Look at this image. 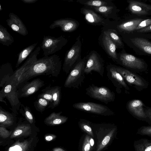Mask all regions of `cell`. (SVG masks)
Here are the masks:
<instances>
[{"mask_svg":"<svg viewBox=\"0 0 151 151\" xmlns=\"http://www.w3.org/2000/svg\"><path fill=\"white\" fill-rule=\"evenodd\" d=\"M62 67V60L59 56L54 54L38 59L19 77L18 87L32 78L40 75L57 77Z\"/></svg>","mask_w":151,"mask_h":151,"instance_id":"obj_1","label":"cell"},{"mask_svg":"<svg viewBox=\"0 0 151 151\" xmlns=\"http://www.w3.org/2000/svg\"><path fill=\"white\" fill-rule=\"evenodd\" d=\"M86 63V56L79 58L69 72L64 83L65 87L79 89L81 87L85 78L84 70Z\"/></svg>","mask_w":151,"mask_h":151,"instance_id":"obj_2","label":"cell"},{"mask_svg":"<svg viewBox=\"0 0 151 151\" xmlns=\"http://www.w3.org/2000/svg\"><path fill=\"white\" fill-rule=\"evenodd\" d=\"M5 98L9 102L12 107L11 110L17 114L22 104L19 99L17 86L10 78L0 91V101L7 105L6 102L4 99Z\"/></svg>","mask_w":151,"mask_h":151,"instance_id":"obj_3","label":"cell"},{"mask_svg":"<svg viewBox=\"0 0 151 151\" xmlns=\"http://www.w3.org/2000/svg\"><path fill=\"white\" fill-rule=\"evenodd\" d=\"M68 42L64 36L55 37L49 35H44L40 47L43 52V55L47 56L60 50Z\"/></svg>","mask_w":151,"mask_h":151,"instance_id":"obj_4","label":"cell"},{"mask_svg":"<svg viewBox=\"0 0 151 151\" xmlns=\"http://www.w3.org/2000/svg\"><path fill=\"white\" fill-rule=\"evenodd\" d=\"M86 93L90 98L106 104L113 102L115 100L114 92L105 86H99L93 84L89 85L86 89Z\"/></svg>","mask_w":151,"mask_h":151,"instance_id":"obj_5","label":"cell"},{"mask_svg":"<svg viewBox=\"0 0 151 151\" xmlns=\"http://www.w3.org/2000/svg\"><path fill=\"white\" fill-rule=\"evenodd\" d=\"M81 48L80 36H79L75 43L67 51L65 55L62 69L66 75L69 74L73 66L81 57Z\"/></svg>","mask_w":151,"mask_h":151,"instance_id":"obj_6","label":"cell"},{"mask_svg":"<svg viewBox=\"0 0 151 151\" xmlns=\"http://www.w3.org/2000/svg\"><path fill=\"white\" fill-rule=\"evenodd\" d=\"M73 107L86 112L104 116L113 115L115 113L108 107L92 102H79L74 104Z\"/></svg>","mask_w":151,"mask_h":151,"instance_id":"obj_7","label":"cell"},{"mask_svg":"<svg viewBox=\"0 0 151 151\" xmlns=\"http://www.w3.org/2000/svg\"><path fill=\"white\" fill-rule=\"evenodd\" d=\"M86 63L84 71L88 74L94 71L99 73L102 77L104 76V62L100 55L96 51H91L86 56Z\"/></svg>","mask_w":151,"mask_h":151,"instance_id":"obj_8","label":"cell"},{"mask_svg":"<svg viewBox=\"0 0 151 151\" xmlns=\"http://www.w3.org/2000/svg\"><path fill=\"white\" fill-rule=\"evenodd\" d=\"M115 67L116 70L122 76L125 81L138 91H140L147 87L148 83L139 75L122 67L116 65Z\"/></svg>","mask_w":151,"mask_h":151,"instance_id":"obj_9","label":"cell"},{"mask_svg":"<svg viewBox=\"0 0 151 151\" xmlns=\"http://www.w3.org/2000/svg\"><path fill=\"white\" fill-rule=\"evenodd\" d=\"M117 55L119 64L124 67L141 71L146 68L145 63L132 55L123 51Z\"/></svg>","mask_w":151,"mask_h":151,"instance_id":"obj_10","label":"cell"},{"mask_svg":"<svg viewBox=\"0 0 151 151\" xmlns=\"http://www.w3.org/2000/svg\"><path fill=\"white\" fill-rule=\"evenodd\" d=\"M80 10L86 22L89 24L94 26L102 25L104 27H106L111 22L110 19L97 13L90 7L84 6L81 8Z\"/></svg>","mask_w":151,"mask_h":151,"instance_id":"obj_11","label":"cell"},{"mask_svg":"<svg viewBox=\"0 0 151 151\" xmlns=\"http://www.w3.org/2000/svg\"><path fill=\"white\" fill-rule=\"evenodd\" d=\"M121 36L124 42L129 45H131L134 50H139V52H142L144 54L151 56V42L142 37H129L123 35Z\"/></svg>","mask_w":151,"mask_h":151,"instance_id":"obj_12","label":"cell"},{"mask_svg":"<svg viewBox=\"0 0 151 151\" xmlns=\"http://www.w3.org/2000/svg\"><path fill=\"white\" fill-rule=\"evenodd\" d=\"M106 70L107 76L116 87V91L118 93L121 92V89L123 88L126 90H129L124 78L116 70L115 65L108 64L106 67Z\"/></svg>","mask_w":151,"mask_h":151,"instance_id":"obj_13","label":"cell"},{"mask_svg":"<svg viewBox=\"0 0 151 151\" xmlns=\"http://www.w3.org/2000/svg\"><path fill=\"white\" fill-rule=\"evenodd\" d=\"M99 41L101 46L109 56L113 60L119 64L118 54L116 52V46L108 35L103 30L99 37Z\"/></svg>","mask_w":151,"mask_h":151,"instance_id":"obj_14","label":"cell"},{"mask_svg":"<svg viewBox=\"0 0 151 151\" xmlns=\"http://www.w3.org/2000/svg\"><path fill=\"white\" fill-rule=\"evenodd\" d=\"M23 84L24 85L18 90L19 98L31 96L45 85L44 81L39 78L35 79L30 82L27 81Z\"/></svg>","mask_w":151,"mask_h":151,"instance_id":"obj_15","label":"cell"},{"mask_svg":"<svg viewBox=\"0 0 151 151\" xmlns=\"http://www.w3.org/2000/svg\"><path fill=\"white\" fill-rule=\"evenodd\" d=\"M40 47H37L28 56L23 64L14 72L13 74L10 78L16 84L17 87V82L19 77L38 60L37 56L40 53Z\"/></svg>","mask_w":151,"mask_h":151,"instance_id":"obj_16","label":"cell"},{"mask_svg":"<svg viewBox=\"0 0 151 151\" xmlns=\"http://www.w3.org/2000/svg\"><path fill=\"white\" fill-rule=\"evenodd\" d=\"M78 21L70 18L58 19L54 21L49 27L50 29L59 27L63 31L71 32L76 30L79 25Z\"/></svg>","mask_w":151,"mask_h":151,"instance_id":"obj_17","label":"cell"},{"mask_svg":"<svg viewBox=\"0 0 151 151\" xmlns=\"http://www.w3.org/2000/svg\"><path fill=\"white\" fill-rule=\"evenodd\" d=\"M9 18L6 20L7 24L13 31L25 36L28 33L27 28L21 19L16 15L11 12L9 14Z\"/></svg>","mask_w":151,"mask_h":151,"instance_id":"obj_18","label":"cell"},{"mask_svg":"<svg viewBox=\"0 0 151 151\" xmlns=\"http://www.w3.org/2000/svg\"><path fill=\"white\" fill-rule=\"evenodd\" d=\"M127 1L128 9L133 14L138 16L151 14V5L132 0Z\"/></svg>","mask_w":151,"mask_h":151,"instance_id":"obj_19","label":"cell"},{"mask_svg":"<svg viewBox=\"0 0 151 151\" xmlns=\"http://www.w3.org/2000/svg\"><path fill=\"white\" fill-rule=\"evenodd\" d=\"M145 105L140 100L134 99L129 101L127 104V108L128 111L135 116L140 118H145Z\"/></svg>","mask_w":151,"mask_h":151,"instance_id":"obj_20","label":"cell"},{"mask_svg":"<svg viewBox=\"0 0 151 151\" xmlns=\"http://www.w3.org/2000/svg\"><path fill=\"white\" fill-rule=\"evenodd\" d=\"M90 7L105 18L109 19H111L115 21H118L119 19L117 14L119 10L114 4L111 6Z\"/></svg>","mask_w":151,"mask_h":151,"instance_id":"obj_21","label":"cell"},{"mask_svg":"<svg viewBox=\"0 0 151 151\" xmlns=\"http://www.w3.org/2000/svg\"><path fill=\"white\" fill-rule=\"evenodd\" d=\"M62 112V111L52 112L45 119V123L47 125L53 126L65 123L68 120V118L61 115Z\"/></svg>","mask_w":151,"mask_h":151,"instance_id":"obj_22","label":"cell"},{"mask_svg":"<svg viewBox=\"0 0 151 151\" xmlns=\"http://www.w3.org/2000/svg\"><path fill=\"white\" fill-rule=\"evenodd\" d=\"M16 114L10 113L4 109L0 106V127H8L12 125L14 123Z\"/></svg>","mask_w":151,"mask_h":151,"instance_id":"obj_23","label":"cell"},{"mask_svg":"<svg viewBox=\"0 0 151 151\" xmlns=\"http://www.w3.org/2000/svg\"><path fill=\"white\" fill-rule=\"evenodd\" d=\"M11 64L8 63L2 64L0 69V86L3 87L6 81L13 74Z\"/></svg>","mask_w":151,"mask_h":151,"instance_id":"obj_24","label":"cell"},{"mask_svg":"<svg viewBox=\"0 0 151 151\" xmlns=\"http://www.w3.org/2000/svg\"><path fill=\"white\" fill-rule=\"evenodd\" d=\"M31 127L29 124H19L14 130L10 138L27 136L31 134Z\"/></svg>","mask_w":151,"mask_h":151,"instance_id":"obj_25","label":"cell"},{"mask_svg":"<svg viewBox=\"0 0 151 151\" xmlns=\"http://www.w3.org/2000/svg\"><path fill=\"white\" fill-rule=\"evenodd\" d=\"M77 2L84 6L97 7L114 5L110 0H78Z\"/></svg>","mask_w":151,"mask_h":151,"instance_id":"obj_26","label":"cell"},{"mask_svg":"<svg viewBox=\"0 0 151 151\" xmlns=\"http://www.w3.org/2000/svg\"><path fill=\"white\" fill-rule=\"evenodd\" d=\"M103 28L102 30L104 31L108 35L111 39L115 44L117 48H124V44L118 33L115 30L104 27Z\"/></svg>","mask_w":151,"mask_h":151,"instance_id":"obj_27","label":"cell"},{"mask_svg":"<svg viewBox=\"0 0 151 151\" xmlns=\"http://www.w3.org/2000/svg\"><path fill=\"white\" fill-rule=\"evenodd\" d=\"M14 41L13 37L7 29L0 24V43L4 45L9 47Z\"/></svg>","mask_w":151,"mask_h":151,"instance_id":"obj_28","label":"cell"},{"mask_svg":"<svg viewBox=\"0 0 151 151\" xmlns=\"http://www.w3.org/2000/svg\"><path fill=\"white\" fill-rule=\"evenodd\" d=\"M38 42H36L23 49L17 55L18 59L15 66L17 68L20 64L33 52L37 45Z\"/></svg>","mask_w":151,"mask_h":151,"instance_id":"obj_29","label":"cell"},{"mask_svg":"<svg viewBox=\"0 0 151 151\" xmlns=\"http://www.w3.org/2000/svg\"><path fill=\"white\" fill-rule=\"evenodd\" d=\"M52 94L53 103L48 108L53 109L59 104L61 97V87L55 86L51 88Z\"/></svg>","mask_w":151,"mask_h":151,"instance_id":"obj_30","label":"cell"},{"mask_svg":"<svg viewBox=\"0 0 151 151\" xmlns=\"http://www.w3.org/2000/svg\"><path fill=\"white\" fill-rule=\"evenodd\" d=\"M115 131V129L114 128H112L111 129L109 132L99 143L97 147L96 151H101L107 145L113 137Z\"/></svg>","mask_w":151,"mask_h":151,"instance_id":"obj_31","label":"cell"},{"mask_svg":"<svg viewBox=\"0 0 151 151\" xmlns=\"http://www.w3.org/2000/svg\"><path fill=\"white\" fill-rule=\"evenodd\" d=\"M29 146V142L27 140L22 142L18 141L9 147L7 151H27Z\"/></svg>","mask_w":151,"mask_h":151,"instance_id":"obj_32","label":"cell"},{"mask_svg":"<svg viewBox=\"0 0 151 151\" xmlns=\"http://www.w3.org/2000/svg\"><path fill=\"white\" fill-rule=\"evenodd\" d=\"M50 105L49 101L42 98H38L34 103V106L36 110L42 113Z\"/></svg>","mask_w":151,"mask_h":151,"instance_id":"obj_33","label":"cell"},{"mask_svg":"<svg viewBox=\"0 0 151 151\" xmlns=\"http://www.w3.org/2000/svg\"><path fill=\"white\" fill-rule=\"evenodd\" d=\"M21 106V108L19 110V113L25 117L30 124H33L34 121V117L30 108L27 106H25L22 104Z\"/></svg>","mask_w":151,"mask_h":151,"instance_id":"obj_34","label":"cell"},{"mask_svg":"<svg viewBox=\"0 0 151 151\" xmlns=\"http://www.w3.org/2000/svg\"><path fill=\"white\" fill-rule=\"evenodd\" d=\"M78 124L82 130L91 136L94 137L92 129L88 121L84 119H80L78 122Z\"/></svg>","mask_w":151,"mask_h":151,"instance_id":"obj_35","label":"cell"},{"mask_svg":"<svg viewBox=\"0 0 151 151\" xmlns=\"http://www.w3.org/2000/svg\"><path fill=\"white\" fill-rule=\"evenodd\" d=\"M50 86H47L42 90V93L38 95V98H42L49 101L51 105L52 103V97Z\"/></svg>","mask_w":151,"mask_h":151,"instance_id":"obj_36","label":"cell"},{"mask_svg":"<svg viewBox=\"0 0 151 151\" xmlns=\"http://www.w3.org/2000/svg\"><path fill=\"white\" fill-rule=\"evenodd\" d=\"M90 136L86 135L85 138L83 143L82 151H91L92 148L89 142V138Z\"/></svg>","mask_w":151,"mask_h":151,"instance_id":"obj_37","label":"cell"},{"mask_svg":"<svg viewBox=\"0 0 151 151\" xmlns=\"http://www.w3.org/2000/svg\"><path fill=\"white\" fill-rule=\"evenodd\" d=\"M151 24V19H144L141 22L137 27L135 32L144 29Z\"/></svg>","mask_w":151,"mask_h":151,"instance_id":"obj_38","label":"cell"},{"mask_svg":"<svg viewBox=\"0 0 151 151\" xmlns=\"http://www.w3.org/2000/svg\"><path fill=\"white\" fill-rule=\"evenodd\" d=\"M12 131L9 132L7 130L5 127H0V136L3 138H6L8 137L11 135Z\"/></svg>","mask_w":151,"mask_h":151,"instance_id":"obj_39","label":"cell"},{"mask_svg":"<svg viewBox=\"0 0 151 151\" xmlns=\"http://www.w3.org/2000/svg\"><path fill=\"white\" fill-rule=\"evenodd\" d=\"M136 32L141 33L151 32V24L146 27L136 31Z\"/></svg>","mask_w":151,"mask_h":151,"instance_id":"obj_40","label":"cell"},{"mask_svg":"<svg viewBox=\"0 0 151 151\" xmlns=\"http://www.w3.org/2000/svg\"><path fill=\"white\" fill-rule=\"evenodd\" d=\"M145 111L147 116L151 118V108L145 107Z\"/></svg>","mask_w":151,"mask_h":151,"instance_id":"obj_41","label":"cell"},{"mask_svg":"<svg viewBox=\"0 0 151 151\" xmlns=\"http://www.w3.org/2000/svg\"><path fill=\"white\" fill-rule=\"evenodd\" d=\"M56 137V136L55 135L50 134L46 136L45 137V139L47 141H49L54 139Z\"/></svg>","mask_w":151,"mask_h":151,"instance_id":"obj_42","label":"cell"},{"mask_svg":"<svg viewBox=\"0 0 151 151\" xmlns=\"http://www.w3.org/2000/svg\"><path fill=\"white\" fill-rule=\"evenodd\" d=\"M23 3L26 4H32L35 3L38 0H21Z\"/></svg>","mask_w":151,"mask_h":151,"instance_id":"obj_43","label":"cell"},{"mask_svg":"<svg viewBox=\"0 0 151 151\" xmlns=\"http://www.w3.org/2000/svg\"><path fill=\"white\" fill-rule=\"evenodd\" d=\"M89 142L93 148V147H94V141L93 139L91 137H90L89 139Z\"/></svg>","mask_w":151,"mask_h":151,"instance_id":"obj_44","label":"cell"},{"mask_svg":"<svg viewBox=\"0 0 151 151\" xmlns=\"http://www.w3.org/2000/svg\"><path fill=\"white\" fill-rule=\"evenodd\" d=\"M141 35L147 38L151 39V34H143Z\"/></svg>","mask_w":151,"mask_h":151,"instance_id":"obj_45","label":"cell"},{"mask_svg":"<svg viewBox=\"0 0 151 151\" xmlns=\"http://www.w3.org/2000/svg\"><path fill=\"white\" fill-rule=\"evenodd\" d=\"M53 151H65L63 149L59 147H57L53 149Z\"/></svg>","mask_w":151,"mask_h":151,"instance_id":"obj_46","label":"cell"},{"mask_svg":"<svg viewBox=\"0 0 151 151\" xmlns=\"http://www.w3.org/2000/svg\"><path fill=\"white\" fill-rule=\"evenodd\" d=\"M151 150V146L147 147L145 150V151H150Z\"/></svg>","mask_w":151,"mask_h":151,"instance_id":"obj_47","label":"cell"},{"mask_svg":"<svg viewBox=\"0 0 151 151\" xmlns=\"http://www.w3.org/2000/svg\"><path fill=\"white\" fill-rule=\"evenodd\" d=\"M2 10V8H1V4H0V11H1Z\"/></svg>","mask_w":151,"mask_h":151,"instance_id":"obj_48","label":"cell"},{"mask_svg":"<svg viewBox=\"0 0 151 151\" xmlns=\"http://www.w3.org/2000/svg\"><path fill=\"white\" fill-rule=\"evenodd\" d=\"M151 2V1H150Z\"/></svg>","mask_w":151,"mask_h":151,"instance_id":"obj_49","label":"cell"}]
</instances>
